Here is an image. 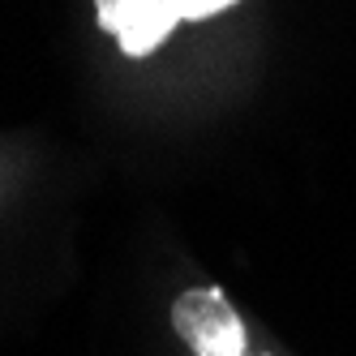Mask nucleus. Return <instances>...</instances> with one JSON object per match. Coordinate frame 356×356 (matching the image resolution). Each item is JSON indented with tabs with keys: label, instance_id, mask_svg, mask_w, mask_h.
I'll return each instance as SVG.
<instances>
[{
	"label": "nucleus",
	"instance_id": "nucleus-1",
	"mask_svg": "<svg viewBox=\"0 0 356 356\" xmlns=\"http://www.w3.org/2000/svg\"><path fill=\"white\" fill-rule=\"evenodd\" d=\"M241 0H95L99 31L116 35L129 60L150 56L181 22H207Z\"/></svg>",
	"mask_w": 356,
	"mask_h": 356
},
{
	"label": "nucleus",
	"instance_id": "nucleus-2",
	"mask_svg": "<svg viewBox=\"0 0 356 356\" xmlns=\"http://www.w3.org/2000/svg\"><path fill=\"white\" fill-rule=\"evenodd\" d=\"M172 326L193 356H245V322L219 288H189L172 305Z\"/></svg>",
	"mask_w": 356,
	"mask_h": 356
}]
</instances>
